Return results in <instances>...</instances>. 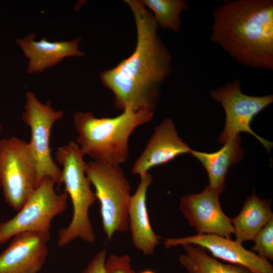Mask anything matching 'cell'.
<instances>
[{
  "mask_svg": "<svg viewBox=\"0 0 273 273\" xmlns=\"http://www.w3.org/2000/svg\"><path fill=\"white\" fill-rule=\"evenodd\" d=\"M135 20L137 40L127 58L100 74L117 109L154 112L159 87L171 71V57L157 33L158 24L141 1L126 0Z\"/></svg>",
  "mask_w": 273,
  "mask_h": 273,
  "instance_id": "obj_1",
  "label": "cell"
},
{
  "mask_svg": "<svg viewBox=\"0 0 273 273\" xmlns=\"http://www.w3.org/2000/svg\"><path fill=\"white\" fill-rule=\"evenodd\" d=\"M212 15V42L242 65L273 69L272 0L224 1Z\"/></svg>",
  "mask_w": 273,
  "mask_h": 273,
  "instance_id": "obj_2",
  "label": "cell"
},
{
  "mask_svg": "<svg viewBox=\"0 0 273 273\" xmlns=\"http://www.w3.org/2000/svg\"><path fill=\"white\" fill-rule=\"evenodd\" d=\"M154 112L126 110L114 117L98 118L90 112H76L73 124L76 143L93 161L120 165L129 156V138L139 126L151 121Z\"/></svg>",
  "mask_w": 273,
  "mask_h": 273,
  "instance_id": "obj_3",
  "label": "cell"
},
{
  "mask_svg": "<svg viewBox=\"0 0 273 273\" xmlns=\"http://www.w3.org/2000/svg\"><path fill=\"white\" fill-rule=\"evenodd\" d=\"M84 155L78 145L70 142L58 148L57 162L61 165V184L71 199L73 214L70 222L60 230L57 245L64 247L79 238L94 243L96 236L89 217V210L97 200L91 183L85 172Z\"/></svg>",
  "mask_w": 273,
  "mask_h": 273,
  "instance_id": "obj_4",
  "label": "cell"
},
{
  "mask_svg": "<svg viewBox=\"0 0 273 273\" xmlns=\"http://www.w3.org/2000/svg\"><path fill=\"white\" fill-rule=\"evenodd\" d=\"M85 172L99 201L103 229L110 240L116 232L128 229L129 183L119 165L92 160L86 162Z\"/></svg>",
  "mask_w": 273,
  "mask_h": 273,
  "instance_id": "obj_5",
  "label": "cell"
},
{
  "mask_svg": "<svg viewBox=\"0 0 273 273\" xmlns=\"http://www.w3.org/2000/svg\"><path fill=\"white\" fill-rule=\"evenodd\" d=\"M55 184L50 177L43 178L18 213L0 222V244L25 232L39 233L51 238L52 221L66 209L68 198L65 192H56Z\"/></svg>",
  "mask_w": 273,
  "mask_h": 273,
  "instance_id": "obj_6",
  "label": "cell"
},
{
  "mask_svg": "<svg viewBox=\"0 0 273 273\" xmlns=\"http://www.w3.org/2000/svg\"><path fill=\"white\" fill-rule=\"evenodd\" d=\"M0 185L6 202L17 211L37 186L35 162L24 140L0 139Z\"/></svg>",
  "mask_w": 273,
  "mask_h": 273,
  "instance_id": "obj_7",
  "label": "cell"
},
{
  "mask_svg": "<svg viewBox=\"0 0 273 273\" xmlns=\"http://www.w3.org/2000/svg\"><path fill=\"white\" fill-rule=\"evenodd\" d=\"M25 98L22 119L30 130L28 144L36 164L38 185L47 177L60 184L61 170L52 157L50 138L53 126L64 112L54 109L50 101L41 102L32 91L27 92Z\"/></svg>",
  "mask_w": 273,
  "mask_h": 273,
  "instance_id": "obj_8",
  "label": "cell"
},
{
  "mask_svg": "<svg viewBox=\"0 0 273 273\" xmlns=\"http://www.w3.org/2000/svg\"><path fill=\"white\" fill-rule=\"evenodd\" d=\"M210 96L219 102L225 113V123L223 130L217 139L220 143H225L240 132L252 134L269 152L271 142L257 135L251 128L254 117L273 102L272 95L251 96L243 93L238 79L219 87L210 92Z\"/></svg>",
  "mask_w": 273,
  "mask_h": 273,
  "instance_id": "obj_9",
  "label": "cell"
},
{
  "mask_svg": "<svg viewBox=\"0 0 273 273\" xmlns=\"http://www.w3.org/2000/svg\"><path fill=\"white\" fill-rule=\"evenodd\" d=\"M220 194L208 186L200 193L180 198L179 209L198 234H213L230 238L234 234L231 218L221 209Z\"/></svg>",
  "mask_w": 273,
  "mask_h": 273,
  "instance_id": "obj_10",
  "label": "cell"
},
{
  "mask_svg": "<svg viewBox=\"0 0 273 273\" xmlns=\"http://www.w3.org/2000/svg\"><path fill=\"white\" fill-rule=\"evenodd\" d=\"M163 243L166 248L187 244L199 246L208 250L214 257L245 267L253 273H273V266L268 260L230 238L213 234H197L165 239Z\"/></svg>",
  "mask_w": 273,
  "mask_h": 273,
  "instance_id": "obj_11",
  "label": "cell"
},
{
  "mask_svg": "<svg viewBox=\"0 0 273 273\" xmlns=\"http://www.w3.org/2000/svg\"><path fill=\"white\" fill-rule=\"evenodd\" d=\"M50 238L34 232L15 235L0 253V273H38L46 263Z\"/></svg>",
  "mask_w": 273,
  "mask_h": 273,
  "instance_id": "obj_12",
  "label": "cell"
},
{
  "mask_svg": "<svg viewBox=\"0 0 273 273\" xmlns=\"http://www.w3.org/2000/svg\"><path fill=\"white\" fill-rule=\"evenodd\" d=\"M191 149L179 138L173 121L163 120L157 126L144 150L132 167V173L140 176L152 168L165 164Z\"/></svg>",
  "mask_w": 273,
  "mask_h": 273,
  "instance_id": "obj_13",
  "label": "cell"
},
{
  "mask_svg": "<svg viewBox=\"0 0 273 273\" xmlns=\"http://www.w3.org/2000/svg\"><path fill=\"white\" fill-rule=\"evenodd\" d=\"M35 33H31L16 43L28 59L27 72L33 74L43 72L68 57H82L84 53L79 50L81 37L71 40L50 41L46 37L36 41Z\"/></svg>",
  "mask_w": 273,
  "mask_h": 273,
  "instance_id": "obj_14",
  "label": "cell"
},
{
  "mask_svg": "<svg viewBox=\"0 0 273 273\" xmlns=\"http://www.w3.org/2000/svg\"><path fill=\"white\" fill-rule=\"evenodd\" d=\"M140 176V183L129 202L128 226L135 248L144 255H150L159 243V237L152 228L147 205V191L153 177L149 172Z\"/></svg>",
  "mask_w": 273,
  "mask_h": 273,
  "instance_id": "obj_15",
  "label": "cell"
},
{
  "mask_svg": "<svg viewBox=\"0 0 273 273\" xmlns=\"http://www.w3.org/2000/svg\"><path fill=\"white\" fill-rule=\"evenodd\" d=\"M190 153L205 167L209 178L208 186L221 193L225 188V177L229 168L241 160L244 151L238 135L225 143L216 152L208 153L191 150Z\"/></svg>",
  "mask_w": 273,
  "mask_h": 273,
  "instance_id": "obj_16",
  "label": "cell"
},
{
  "mask_svg": "<svg viewBox=\"0 0 273 273\" xmlns=\"http://www.w3.org/2000/svg\"><path fill=\"white\" fill-rule=\"evenodd\" d=\"M272 218L270 201L261 199L253 192L246 199L238 215L231 219L236 241L242 244L253 240Z\"/></svg>",
  "mask_w": 273,
  "mask_h": 273,
  "instance_id": "obj_17",
  "label": "cell"
},
{
  "mask_svg": "<svg viewBox=\"0 0 273 273\" xmlns=\"http://www.w3.org/2000/svg\"><path fill=\"white\" fill-rule=\"evenodd\" d=\"M182 246L185 253L179 261L188 273H253L242 266L221 263L199 246L189 244Z\"/></svg>",
  "mask_w": 273,
  "mask_h": 273,
  "instance_id": "obj_18",
  "label": "cell"
},
{
  "mask_svg": "<svg viewBox=\"0 0 273 273\" xmlns=\"http://www.w3.org/2000/svg\"><path fill=\"white\" fill-rule=\"evenodd\" d=\"M143 4L153 12L158 26L177 32L180 29L179 15L189 8L184 0H143Z\"/></svg>",
  "mask_w": 273,
  "mask_h": 273,
  "instance_id": "obj_19",
  "label": "cell"
},
{
  "mask_svg": "<svg viewBox=\"0 0 273 273\" xmlns=\"http://www.w3.org/2000/svg\"><path fill=\"white\" fill-rule=\"evenodd\" d=\"M253 241V251L266 259H273V218L258 232Z\"/></svg>",
  "mask_w": 273,
  "mask_h": 273,
  "instance_id": "obj_20",
  "label": "cell"
},
{
  "mask_svg": "<svg viewBox=\"0 0 273 273\" xmlns=\"http://www.w3.org/2000/svg\"><path fill=\"white\" fill-rule=\"evenodd\" d=\"M106 273H135L131 266L129 255H110L105 262Z\"/></svg>",
  "mask_w": 273,
  "mask_h": 273,
  "instance_id": "obj_21",
  "label": "cell"
},
{
  "mask_svg": "<svg viewBox=\"0 0 273 273\" xmlns=\"http://www.w3.org/2000/svg\"><path fill=\"white\" fill-rule=\"evenodd\" d=\"M106 251L105 249L98 252L81 273H106Z\"/></svg>",
  "mask_w": 273,
  "mask_h": 273,
  "instance_id": "obj_22",
  "label": "cell"
},
{
  "mask_svg": "<svg viewBox=\"0 0 273 273\" xmlns=\"http://www.w3.org/2000/svg\"><path fill=\"white\" fill-rule=\"evenodd\" d=\"M139 273H156V272L152 270L148 269L143 270L141 271V272H140Z\"/></svg>",
  "mask_w": 273,
  "mask_h": 273,
  "instance_id": "obj_23",
  "label": "cell"
},
{
  "mask_svg": "<svg viewBox=\"0 0 273 273\" xmlns=\"http://www.w3.org/2000/svg\"><path fill=\"white\" fill-rule=\"evenodd\" d=\"M2 124L0 122V134L1 133V132H2ZM1 190V185H0V190Z\"/></svg>",
  "mask_w": 273,
  "mask_h": 273,
  "instance_id": "obj_24",
  "label": "cell"
}]
</instances>
